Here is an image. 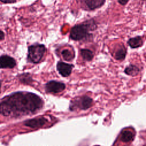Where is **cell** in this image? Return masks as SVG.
Listing matches in <instances>:
<instances>
[{"label":"cell","mask_w":146,"mask_h":146,"mask_svg":"<svg viewBox=\"0 0 146 146\" xmlns=\"http://www.w3.org/2000/svg\"><path fill=\"white\" fill-rule=\"evenodd\" d=\"M16 66L14 58L7 55L0 56V68H12Z\"/></svg>","instance_id":"cell-8"},{"label":"cell","mask_w":146,"mask_h":146,"mask_svg":"<svg viewBox=\"0 0 146 146\" xmlns=\"http://www.w3.org/2000/svg\"><path fill=\"white\" fill-rule=\"evenodd\" d=\"M129 0H117V2L122 6H125L128 2Z\"/></svg>","instance_id":"cell-18"},{"label":"cell","mask_w":146,"mask_h":146,"mask_svg":"<svg viewBox=\"0 0 146 146\" xmlns=\"http://www.w3.org/2000/svg\"><path fill=\"white\" fill-rule=\"evenodd\" d=\"M66 88L64 83L55 80H51L46 84L45 88L47 92L59 93L63 91Z\"/></svg>","instance_id":"cell-5"},{"label":"cell","mask_w":146,"mask_h":146,"mask_svg":"<svg viewBox=\"0 0 146 146\" xmlns=\"http://www.w3.org/2000/svg\"><path fill=\"white\" fill-rule=\"evenodd\" d=\"M0 1L3 3H14L17 2V0H0Z\"/></svg>","instance_id":"cell-17"},{"label":"cell","mask_w":146,"mask_h":146,"mask_svg":"<svg viewBox=\"0 0 146 146\" xmlns=\"http://www.w3.org/2000/svg\"><path fill=\"white\" fill-rule=\"evenodd\" d=\"M46 51V47L43 44H34L28 47L27 59L33 63L40 62L44 53Z\"/></svg>","instance_id":"cell-3"},{"label":"cell","mask_w":146,"mask_h":146,"mask_svg":"<svg viewBox=\"0 0 146 146\" xmlns=\"http://www.w3.org/2000/svg\"><path fill=\"white\" fill-rule=\"evenodd\" d=\"M139 71L140 70L138 68V67L133 64L129 65L124 70V72L126 74L131 76H135L137 75Z\"/></svg>","instance_id":"cell-14"},{"label":"cell","mask_w":146,"mask_h":146,"mask_svg":"<svg viewBox=\"0 0 146 146\" xmlns=\"http://www.w3.org/2000/svg\"><path fill=\"white\" fill-rule=\"evenodd\" d=\"M19 79L20 82L23 84H29L33 82V79L29 73H23L19 75Z\"/></svg>","instance_id":"cell-16"},{"label":"cell","mask_w":146,"mask_h":146,"mask_svg":"<svg viewBox=\"0 0 146 146\" xmlns=\"http://www.w3.org/2000/svg\"><path fill=\"white\" fill-rule=\"evenodd\" d=\"M127 54V50L124 45H121L119 46V48L116 50L115 52L114 58L116 60H121L124 59Z\"/></svg>","instance_id":"cell-11"},{"label":"cell","mask_w":146,"mask_h":146,"mask_svg":"<svg viewBox=\"0 0 146 146\" xmlns=\"http://www.w3.org/2000/svg\"><path fill=\"white\" fill-rule=\"evenodd\" d=\"M96 146H100V145H96Z\"/></svg>","instance_id":"cell-21"},{"label":"cell","mask_w":146,"mask_h":146,"mask_svg":"<svg viewBox=\"0 0 146 146\" xmlns=\"http://www.w3.org/2000/svg\"><path fill=\"white\" fill-rule=\"evenodd\" d=\"M127 44L132 48H137L143 46L144 40L141 36L138 35L129 38L127 41Z\"/></svg>","instance_id":"cell-10"},{"label":"cell","mask_w":146,"mask_h":146,"mask_svg":"<svg viewBox=\"0 0 146 146\" xmlns=\"http://www.w3.org/2000/svg\"><path fill=\"white\" fill-rule=\"evenodd\" d=\"M74 67V65L63 62H58L56 64V68L59 73L63 77L68 76Z\"/></svg>","instance_id":"cell-6"},{"label":"cell","mask_w":146,"mask_h":146,"mask_svg":"<svg viewBox=\"0 0 146 146\" xmlns=\"http://www.w3.org/2000/svg\"><path fill=\"white\" fill-rule=\"evenodd\" d=\"M4 39H5V33L2 31L0 30V41L3 40Z\"/></svg>","instance_id":"cell-19"},{"label":"cell","mask_w":146,"mask_h":146,"mask_svg":"<svg viewBox=\"0 0 146 146\" xmlns=\"http://www.w3.org/2000/svg\"><path fill=\"white\" fill-rule=\"evenodd\" d=\"M1 81L0 80V90H1Z\"/></svg>","instance_id":"cell-20"},{"label":"cell","mask_w":146,"mask_h":146,"mask_svg":"<svg viewBox=\"0 0 146 146\" xmlns=\"http://www.w3.org/2000/svg\"><path fill=\"white\" fill-rule=\"evenodd\" d=\"M80 55L82 58L86 61H91L94 58V53L90 49L82 48L80 50Z\"/></svg>","instance_id":"cell-12"},{"label":"cell","mask_w":146,"mask_h":146,"mask_svg":"<svg viewBox=\"0 0 146 146\" xmlns=\"http://www.w3.org/2000/svg\"><path fill=\"white\" fill-rule=\"evenodd\" d=\"M97 24L94 19H87L82 23L74 25L71 29L70 38L75 41H80L84 39L93 38V34L90 31L97 29Z\"/></svg>","instance_id":"cell-2"},{"label":"cell","mask_w":146,"mask_h":146,"mask_svg":"<svg viewBox=\"0 0 146 146\" xmlns=\"http://www.w3.org/2000/svg\"><path fill=\"white\" fill-rule=\"evenodd\" d=\"M63 58L66 61H71L74 59L75 54L68 49H64L61 52Z\"/></svg>","instance_id":"cell-15"},{"label":"cell","mask_w":146,"mask_h":146,"mask_svg":"<svg viewBox=\"0 0 146 146\" xmlns=\"http://www.w3.org/2000/svg\"><path fill=\"white\" fill-rule=\"evenodd\" d=\"M43 101L37 95L17 92L4 97L0 102V115L21 116L33 113L42 108Z\"/></svg>","instance_id":"cell-1"},{"label":"cell","mask_w":146,"mask_h":146,"mask_svg":"<svg viewBox=\"0 0 146 146\" xmlns=\"http://www.w3.org/2000/svg\"><path fill=\"white\" fill-rule=\"evenodd\" d=\"M106 0H80L82 3L87 10H95L102 7Z\"/></svg>","instance_id":"cell-7"},{"label":"cell","mask_w":146,"mask_h":146,"mask_svg":"<svg viewBox=\"0 0 146 146\" xmlns=\"http://www.w3.org/2000/svg\"><path fill=\"white\" fill-rule=\"evenodd\" d=\"M47 121V120L45 117H40L27 120L25 121L24 125L32 128H36L42 127L46 124Z\"/></svg>","instance_id":"cell-9"},{"label":"cell","mask_w":146,"mask_h":146,"mask_svg":"<svg viewBox=\"0 0 146 146\" xmlns=\"http://www.w3.org/2000/svg\"><path fill=\"white\" fill-rule=\"evenodd\" d=\"M92 99L88 96H83L78 98L71 102L70 106L71 110H74L75 108H78L82 110H86L91 107Z\"/></svg>","instance_id":"cell-4"},{"label":"cell","mask_w":146,"mask_h":146,"mask_svg":"<svg viewBox=\"0 0 146 146\" xmlns=\"http://www.w3.org/2000/svg\"><path fill=\"white\" fill-rule=\"evenodd\" d=\"M133 136L134 135L132 132L129 130H124L121 133L120 139L124 143H127L131 141L133 139Z\"/></svg>","instance_id":"cell-13"}]
</instances>
